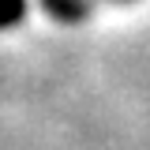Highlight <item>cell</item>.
I'll return each mask as SVG.
<instances>
[{
    "label": "cell",
    "instance_id": "6da1fadb",
    "mask_svg": "<svg viewBox=\"0 0 150 150\" xmlns=\"http://www.w3.org/2000/svg\"><path fill=\"white\" fill-rule=\"evenodd\" d=\"M15 11H19V4H15V0H0V23H8Z\"/></svg>",
    "mask_w": 150,
    "mask_h": 150
}]
</instances>
